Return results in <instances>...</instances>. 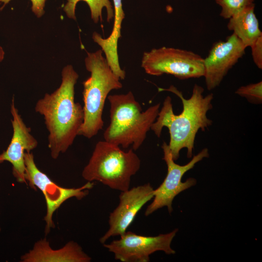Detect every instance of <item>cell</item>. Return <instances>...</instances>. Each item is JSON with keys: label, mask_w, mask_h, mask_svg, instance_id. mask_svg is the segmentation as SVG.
I'll return each instance as SVG.
<instances>
[{"label": "cell", "mask_w": 262, "mask_h": 262, "mask_svg": "<svg viewBox=\"0 0 262 262\" xmlns=\"http://www.w3.org/2000/svg\"><path fill=\"white\" fill-rule=\"evenodd\" d=\"M25 179L29 185L34 190L39 189L43 194L47 206L45 233H49L51 228H54L52 218L54 212L66 201L72 197L81 200L89 194L94 185L93 181H87L78 188H66L58 185L36 166L34 156L31 152L24 154Z\"/></svg>", "instance_id": "cell-7"}, {"label": "cell", "mask_w": 262, "mask_h": 262, "mask_svg": "<svg viewBox=\"0 0 262 262\" xmlns=\"http://www.w3.org/2000/svg\"><path fill=\"white\" fill-rule=\"evenodd\" d=\"M254 8V3L245 8L231 16L227 24L228 30L233 32L246 48L262 36Z\"/></svg>", "instance_id": "cell-15"}, {"label": "cell", "mask_w": 262, "mask_h": 262, "mask_svg": "<svg viewBox=\"0 0 262 262\" xmlns=\"http://www.w3.org/2000/svg\"><path fill=\"white\" fill-rule=\"evenodd\" d=\"M113 0L114 22L111 34L105 38H103L98 33L94 32L92 35V39L101 47L107 62L113 72L120 80H124L126 73L125 71L121 69L119 63L117 42L121 37V24L125 17V14L122 8V0Z\"/></svg>", "instance_id": "cell-14"}, {"label": "cell", "mask_w": 262, "mask_h": 262, "mask_svg": "<svg viewBox=\"0 0 262 262\" xmlns=\"http://www.w3.org/2000/svg\"><path fill=\"white\" fill-rule=\"evenodd\" d=\"M245 98L250 103L261 104L262 103V82L250 83L238 88L235 92Z\"/></svg>", "instance_id": "cell-18"}, {"label": "cell", "mask_w": 262, "mask_h": 262, "mask_svg": "<svg viewBox=\"0 0 262 262\" xmlns=\"http://www.w3.org/2000/svg\"><path fill=\"white\" fill-rule=\"evenodd\" d=\"M102 53L101 49L87 52L84 60L91 74L82 83L84 120L78 135L88 139L103 128L102 114L109 93L122 87L121 80L112 70Z\"/></svg>", "instance_id": "cell-4"}, {"label": "cell", "mask_w": 262, "mask_h": 262, "mask_svg": "<svg viewBox=\"0 0 262 262\" xmlns=\"http://www.w3.org/2000/svg\"><path fill=\"white\" fill-rule=\"evenodd\" d=\"M246 48L233 33L225 41L215 43L204 59L205 84L208 90L218 87L229 71L245 53Z\"/></svg>", "instance_id": "cell-11"}, {"label": "cell", "mask_w": 262, "mask_h": 262, "mask_svg": "<svg viewBox=\"0 0 262 262\" xmlns=\"http://www.w3.org/2000/svg\"><path fill=\"white\" fill-rule=\"evenodd\" d=\"M254 63L260 69H262V36L259 37L250 47Z\"/></svg>", "instance_id": "cell-19"}, {"label": "cell", "mask_w": 262, "mask_h": 262, "mask_svg": "<svg viewBox=\"0 0 262 262\" xmlns=\"http://www.w3.org/2000/svg\"><path fill=\"white\" fill-rule=\"evenodd\" d=\"M11 123L13 133L11 142L5 150L0 154V164L5 161L12 165V174L19 183H26L24 154L38 146L37 140L31 134V129L24 123L16 108L14 97L11 104Z\"/></svg>", "instance_id": "cell-12"}, {"label": "cell", "mask_w": 262, "mask_h": 262, "mask_svg": "<svg viewBox=\"0 0 262 262\" xmlns=\"http://www.w3.org/2000/svg\"><path fill=\"white\" fill-rule=\"evenodd\" d=\"M0 231H1V228H0Z\"/></svg>", "instance_id": "cell-22"}, {"label": "cell", "mask_w": 262, "mask_h": 262, "mask_svg": "<svg viewBox=\"0 0 262 262\" xmlns=\"http://www.w3.org/2000/svg\"><path fill=\"white\" fill-rule=\"evenodd\" d=\"M91 260L73 241L61 248L53 249L46 238L36 242L33 248L20 257L21 262H89Z\"/></svg>", "instance_id": "cell-13"}, {"label": "cell", "mask_w": 262, "mask_h": 262, "mask_svg": "<svg viewBox=\"0 0 262 262\" xmlns=\"http://www.w3.org/2000/svg\"><path fill=\"white\" fill-rule=\"evenodd\" d=\"M178 231L176 229L170 232L156 236L140 235L126 231L120 236V239L103 245L114 254L116 260L122 262H148L150 255L157 251H164L167 254L175 253L171 244Z\"/></svg>", "instance_id": "cell-9"}, {"label": "cell", "mask_w": 262, "mask_h": 262, "mask_svg": "<svg viewBox=\"0 0 262 262\" xmlns=\"http://www.w3.org/2000/svg\"><path fill=\"white\" fill-rule=\"evenodd\" d=\"M153 196L154 189L149 183L121 192L119 204L109 217V229L99 242L103 244L110 237L124 234L139 211Z\"/></svg>", "instance_id": "cell-10"}, {"label": "cell", "mask_w": 262, "mask_h": 262, "mask_svg": "<svg viewBox=\"0 0 262 262\" xmlns=\"http://www.w3.org/2000/svg\"><path fill=\"white\" fill-rule=\"evenodd\" d=\"M161 147L164 153L163 160L167 167V175L162 184L154 190L153 200L145 211L146 216L164 207H167L170 213L173 211L172 204L175 197L180 192L195 185L196 183V180L193 178L182 182L184 174L193 168L196 163L209 157L208 149L204 148L194 156L189 163L181 165L175 163L168 144L164 142Z\"/></svg>", "instance_id": "cell-8"}, {"label": "cell", "mask_w": 262, "mask_h": 262, "mask_svg": "<svg viewBox=\"0 0 262 262\" xmlns=\"http://www.w3.org/2000/svg\"><path fill=\"white\" fill-rule=\"evenodd\" d=\"M141 161L132 148L127 151L105 140L96 144L82 177L122 191L130 189L131 178L139 170Z\"/></svg>", "instance_id": "cell-5"}, {"label": "cell", "mask_w": 262, "mask_h": 262, "mask_svg": "<svg viewBox=\"0 0 262 262\" xmlns=\"http://www.w3.org/2000/svg\"><path fill=\"white\" fill-rule=\"evenodd\" d=\"M110 124L103 133L104 140L135 151L143 144L148 131L156 120L161 104L143 111L132 92L109 95Z\"/></svg>", "instance_id": "cell-3"}, {"label": "cell", "mask_w": 262, "mask_h": 262, "mask_svg": "<svg viewBox=\"0 0 262 262\" xmlns=\"http://www.w3.org/2000/svg\"><path fill=\"white\" fill-rule=\"evenodd\" d=\"M11 0H0V2L3 3V8ZM32 5V10L33 13L37 16V17H40L44 14V7L45 5L46 0H30Z\"/></svg>", "instance_id": "cell-20"}, {"label": "cell", "mask_w": 262, "mask_h": 262, "mask_svg": "<svg viewBox=\"0 0 262 262\" xmlns=\"http://www.w3.org/2000/svg\"><path fill=\"white\" fill-rule=\"evenodd\" d=\"M141 66L149 75L170 74L180 80L204 74L203 58L193 51L173 48L163 47L144 52Z\"/></svg>", "instance_id": "cell-6"}, {"label": "cell", "mask_w": 262, "mask_h": 262, "mask_svg": "<svg viewBox=\"0 0 262 262\" xmlns=\"http://www.w3.org/2000/svg\"><path fill=\"white\" fill-rule=\"evenodd\" d=\"M80 1L87 3L89 7L91 18L95 23L102 21V10L105 8L107 11V21L110 22L114 17V10L109 0H67L64 10L68 17L76 20L75 10Z\"/></svg>", "instance_id": "cell-16"}, {"label": "cell", "mask_w": 262, "mask_h": 262, "mask_svg": "<svg viewBox=\"0 0 262 262\" xmlns=\"http://www.w3.org/2000/svg\"><path fill=\"white\" fill-rule=\"evenodd\" d=\"M221 8L220 16L229 19L245 8L254 4V0H215Z\"/></svg>", "instance_id": "cell-17"}, {"label": "cell", "mask_w": 262, "mask_h": 262, "mask_svg": "<svg viewBox=\"0 0 262 262\" xmlns=\"http://www.w3.org/2000/svg\"><path fill=\"white\" fill-rule=\"evenodd\" d=\"M158 90L175 94L180 99L183 108L180 114H175L172 99L167 96L150 130L160 137L164 127L168 129V146L174 161L179 158L180 152L183 148L187 149V156L191 158L198 131H205L213 124L212 120L207 117V113L213 108V95L211 93L204 96V88L197 84L194 85L189 98H184L182 92L172 85L167 88H158Z\"/></svg>", "instance_id": "cell-1"}, {"label": "cell", "mask_w": 262, "mask_h": 262, "mask_svg": "<svg viewBox=\"0 0 262 262\" xmlns=\"http://www.w3.org/2000/svg\"><path fill=\"white\" fill-rule=\"evenodd\" d=\"M79 78L68 65L62 71V82L51 94L39 99L35 111L44 117L48 131V147L52 159H57L72 145L83 122V107L74 98L75 85Z\"/></svg>", "instance_id": "cell-2"}, {"label": "cell", "mask_w": 262, "mask_h": 262, "mask_svg": "<svg viewBox=\"0 0 262 262\" xmlns=\"http://www.w3.org/2000/svg\"><path fill=\"white\" fill-rule=\"evenodd\" d=\"M4 55V52L1 46H0V62L2 61L3 59Z\"/></svg>", "instance_id": "cell-21"}]
</instances>
